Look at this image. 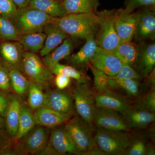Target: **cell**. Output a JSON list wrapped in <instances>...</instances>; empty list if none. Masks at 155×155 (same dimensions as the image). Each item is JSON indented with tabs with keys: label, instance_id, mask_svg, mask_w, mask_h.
I'll list each match as a JSON object with an SVG mask.
<instances>
[{
	"label": "cell",
	"instance_id": "cell-1",
	"mask_svg": "<svg viewBox=\"0 0 155 155\" xmlns=\"http://www.w3.org/2000/svg\"><path fill=\"white\" fill-rule=\"evenodd\" d=\"M52 22L68 36L85 39L95 37L100 24V18L96 13L68 14L60 18L53 17Z\"/></svg>",
	"mask_w": 155,
	"mask_h": 155
},
{
	"label": "cell",
	"instance_id": "cell-2",
	"mask_svg": "<svg viewBox=\"0 0 155 155\" xmlns=\"http://www.w3.org/2000/svg\"><path fill=\"white\" fill-rule=\"evenodd\" d=\"M95 145L105 155H123L133 139L126 131L97 128L94 137Z\"/></svg>",
	"mask_w": 155,
	"mask_h": 155
},
{
	"label": "cell",
	"instance_id": "cell-3",
	"mask_svg": "<svg viewBox=\"0 0 155 155\" xmlns=\"http://www.w3.org/2000/svg\"><path fill=\"white\" fill-rule=\"evenodd\" d=\"M52 17L29 6L17 8L11 19L20 35L43 31L45 25L51 22Z\"/></svg>",
	"mask_w": 155,
	"mask_h": 155
},
{
	"label": "cell",
	"instance_id": "cell-4",
	"mask_svg": "<svg viewBox=\"0 0 155 155\" xmlns=\"http://www.w3.org/2000/svg\"><path fill=\"white\" fill-rule=\"evenodd\" d=\"M96 13L100 18L99 27L95 37L97 45L114 52L121 42L115 28L117 10H105Z\"/></svg>",
	"mask_w": 155,
	"mask_h": 155
},
{
	"label": "cell",
	"instance_id": "cell-5",
	"mask_svg": "<svg viewBox=\"0 0 155 155\" xmlns=\"http://www.w3.org/2000/svg\"><path fill=\"white\" fill-rule=\"evenodd\" d=\"M20 71L30 81L43 88L49 87L52 81L53 74L36 54L24 52Z\"/></svg>",
	"mask_w": 155,
	"mask_h": 155
},
{
	"label": "cell",
	"instance_id": "cell-6",
	"mask_svg": "<svg viewBox=\"0 0 155 155\" xmlns=\"http://www.w3.org/2000/svg\"><path fill=\"white\" fill-rule=\"evenodd\" d=\"M72 97L78 116L92 129L96 107L93 92L86 82H78Z\"/></svg>",
	"mask_w": 155,
	"mask_h": 155
},
{
	"label": "cell",
	"instance_id": "cell-7",
	"mask_svg": "<svg viewBox=\"0 0 155 155\" xmlns=\"http://www.w3.org/2000/svg\"><path fill=\"white\" fill-rule=\"evenodd\" d=\"M64 128L80 154L89 150L95 146L91 128L79 116L69 119Z\"/></svg>",
	"mask_w": 155,
	"mask_h": 155
},
{
	"label": "cell",
	"instance_id": "cell-8",
	"mask_svg": "<svg viewBox=\"0 0 155 155\" xmlns=\"http://www.w3.org/2000/svg\"><path fill=\"white\" fill-rule=\"evenodd\" d=\"M47 144L39 155H80V152L64 128H53Z\"/></svg>",
	"mask_w": 155,
	"mask_h": 155
},
{
	"label": "cell",
	"instance_id": "cell-9",
	"mask_svg": "<svg viewBox=\"0 0 155 155\" xmlns=\"http://www.w3.org/2000/svg\"><path fill=\"white\" fill-rule=\"evenodd\" d=\"M49 134V128L40 125L34 127L19 140L17 150L22 153L39 155L46 146Z\"/></svg>",
	"mask_w": 155,
	"mask_h": 155
},
{
	"label": "cell",
	"instance_id": "cell-10",
	"mask_svg": "<svg viewBox=\"0 0 155 155\" xmlns=\"http://www.w3.org/2000/svg\"><path fill=\"white\" fill-rule=\"evenodd\" d=\"M93 122L97 128L106 130L127 132L130 129L119 113L105 108L96 107Z\"/></svg>",
	"mask_w": 155,
	"mask_h": 155
},
{
	"label": "cell",
	"instance_id": "cell-11",
	"mask_svg": "<svg viewBox=\"0 0 155 155\" xmlns=\"http://www.w3.org/2000/svg\"><path fill=\"white\" fill-rule=\"evenodd\" d=\"M45 94L43 106L62 114L73 115V97L69 92L57 88L48 90Z\"/></svg>",
	"mask_w": 155,
	"mask_h": 155
},
{
	"label": "cell",
	"instance_id": "cell-12",
	"mask_svg": "<svg viewBox=\"0 0 155 155\" xmlns=\"http://www.w3.org/2000/svg\"><path fill=\"white\" fill-rule=\"evenodd\" d=\"M90 64L108 76H114L120 71L123 63L113 52L98 46Z\"/></svg>",
	"mask_w": 155,
	"mask_h": 155
},
{
	"label": "cell",
	"instance_id": "cell-13",
	"mask_svg": "<svg viewBox=\"0 0 155 155\" xmlns=\"http://www.w3.org/2000/svg\"><path fill=\"white\" fill-rule=\"evenodd\" d=\"M138 12L127 13L123 9L117 10L115 25L121 42L132 41L134 38Z\"/></svg>",
	"mask_w": 155,
	"mask_h": 155
},
{
	"label": "cell",
	"instance_id": "cell-14",
	"mask_svg": "<svg viewBox=\"0 0 155 155\" xmlns=\"http://www.w3.org/2000/svg\"><path fill=\"white\" fill-rule=\"evenodd\" d=\"M96 107L116 111L122 114L131 107L130 102L125 97L109 89L95 95Z\"/></svg>",
	"mask_w": 155,
	"mask_h": 155
},
{
	"label": "cell",
	"instance_id": "cell-15",
	"mask_svg": "<svg viewBox=\"0 0 155 155\" xmlns=\"http://www.w3.org/2000/svg\"><path fill=\"white\" fill-rule=\"evenodd\" d=\"M25 51L18 41H1L0 56L2 63L8 69L20 70L22 56Z\"/></svg>",
	"mask_w": 155,
	"mask_h": 155
},
{
	"label": "cell",
	"instance_id": "cell-16",
	"mask_svg": "<svg viewBox=\"0 0 155 155\" xmlns=\"http://www.w3.org/2000/svg\"><path fill=\"white\" fill-rule=\"evenodd\" d=\"M155 38V11L145 9L138 12L134 38L136 41Z\"/></svg>",
	"mask_w": 155,
	"mask_h": 155
},
{
	"label": "cell",
	"instance_id": "cell-17",
	"mask_svg": "<svg viewBox=\"0 0 155 155\" xmlns=\"http://www.w3.org/2000/svg\"><path fill=\"white\" fill-rule=\"evenodd\" d=\"M36 125L53 128L68 122L72 115L62 114L42 106L35 110L33 114Z\"/></svg>",
	"mask_w": 155,
	"mask_h": 155
},
{
	"label": "cell",
	"instance_id": "cell-18",
	"mask_svg": "<svg viewBox=\"0 0 155 155\" xmlns=\"http://www.w3.org/2000/svg\"><path fill=\"white\" fill-rule=\"evenodd\" d=\"M122 118L130 128H144L153 122L155 120L154 112H151L138 106H131L126 112L121 114Z\"/></svg>",
	"mask_w": 155,
	"mask_h": 155
},
{
	"label": "cell",
	"instance_id": "cell-19",
	"mask_svg": "<svg viewBox=\"0 0 155 155\" xmlns=\"http://www.w3.org/2000/svg\"><path fill=\"white\" fill-rule=\"evenodd\" d=\"M135 65L138 72L142 77H147L154 69L155 65V44L139 45L138 56Z\"/></svg>",
	"mask_w": 155,
	"mask_h": 155
},
{
	"label": "cell",
	"instance_id": "cell-20",
	"mask_svg": "<svg viewBox=\"0 0 155 155\" xmlns=\"http://www.w3.org/2000/svg\"><path fill=\"white\" fill-rule=\"evenodd\" d=\"M43 31L45 34L46 38L43 47L39 52L42 58L56 48L68 37L67 34L52 22L45 25Z\"/></svg>",
	"mask_w": 155,
	"mask_h": 155
},
{
	"label": "cell",
	"instance_id": "cell-21",
	"mask_svg": "<svg viewBox=\"0 0 155 155\" xmlns=\"http://www.w3.org/2000/svg\"><path fill=\"white\" fill-rule=\"evenodd\" d=\"M85 40L86 43L78 51L65 59L74 67H81L89 65L98 48L94 36L89 37Z\"/></svg>",
	"mask_w": 155,
	"mask_h": 155
},
{
	"label": "cell",
	"instance_id": "cell-22",
	"mask_svg": "<svg viewBox=\"0 0 155 155\" xmlns=\"http://www.w3.org/2000/svg\"><path fill=\"white\" fill-rule=\"evenodd\" d=\"M22 101L17 95L10 96V103L5 116V126L9 136L15 138L18 131Z\"/></svg>",
	"mask_w": 155,
	"mask_h": 155
},
{
	"label": "cell",
	"instance_id": "cell-23",
	"mask_svg": "<svg viewBox=\"0 0 155 155\" xmlns=\"http://www.w3.org/2000/svg\"><path fill=\"white\" fill-rule=\"evenodd\" d=\"M74 38L68 36L56 48L43 57V62L49 69L70 55L75 46Z\"/></svg>",
	"mask_w": 155,
	"mask_h": 155
},
{
	"label": "cell",
	"instance_id": "cell-24",
	"mask_svg": "<svg viewBox=\"0 0 155 155\" xmlns=\"http://www.w3.org/2000/svg\"><path fill=\"white\" fill-rule=\"evenodd\" d=\"M62 4L67 14L96 13L100 2L99 0H64Z\"/></svg>",
	"mask_w": 155,
	"mask_h": 155
},
{
	"label": "cell",
	"instance_id": "cell-25",
	"mask_svg": "<svg viewBox=\"0 0 155 155\" xmlns=\"http://www.w3.org/2000/svg\"><path fill=\"white\" fill-rule=\"evenodd\" d=\"M28 6L55 18L64 17L67 15L62 3L56 0H31Z\"/></svg>",
	"mask_w": 155,
	"mask_h": 155
},
{
	"label": "cell",
	"instance_id": "cell-26",
	"mask_svg": "<svg viewBox=\"0 0 155 155\" xmlns=\"http://www.w3.org/2000/svg\"><path fill=\"white\" fill-rule=\"evenodd\" d=\"M139 45L132 41L121 42L114 53L123 64L133 67L138 56Z\"/></svg>",
	"mask_w": 155,
	"mask_h": 155
},
{
	"label": "cell",
	"instance_id": "cell-27",
	"mask_svg": "<svg viewBox=\"0 0 155 155\" xmlns=\"http://www.w3.org/2000/svg\"><path fill=\"white\" fill-rule=\"evenodd\" d=\"M45 38V34L43 31H39L20 35L18 41L25 51L37 54L42 48Z\"/></svg>",
	"mask_w": 155,
	"mask_h": 155
},
{
	"label": "cell",
	"instance_id": "cell-28",
	"mask_svg": "<svg viewBox=\"0 0 155 155\" xmlns=\"http://www.w3.org/2000/svg\"><path fill=\"white\" fill-rule=\"evenodd\" d=\"M35 124L31 109L28 106L22 104L20 110L18 131L15 139L19 140L28 133Z\"/></svg>",
	"mask_w": 155,
	"mask_h": 155
},
{
	"label": "cell",
	"instance_id": "cell-29",
	"mask_svg": "<svg viewBox=\"0 0 155 155\" xmlns=\"http://www.w3.org/2000/svg\"><path fill=\"white\" fill-rule=\"evenodd\" d=\"M11 87L16 94L22 96L28 93L30 81L20 70L9 69Z\"/></svg>",
	"mask_w": 155,
	"mask_h": 155
},
{
	"label": "cell",
	"instance_id": "cell-30",
	"mask_svg": "<svg viewBox=\"0 0 155 155\" xmlns=\"http://www.w3.org/2000/svg\"><path fill=\"white\" fill-rule=\"evenodd\" d=\"M109 79L111 89H121L130 97H135L139 94L140 83L137 79H116L110 78L109 76Z\"/></svg>",
	"mask_w": 155,
	"mask_h": 155
},
{
	"label": "cell",
	"instance_id": "cell-31",
	"mask_svg": "<svg viewBox=\"0 0 155 155\" xmlns=\"http://www.w3.org/2000/svg\"><path fill=\"white\" fill-rule=\"evenodd\" d=\"M42 87L33 81H30L28 91V102L29 107L36 110L44 104L45 94Z\"/></svg>",
	"mask_w": 155,
	"mask_h": 155
},
{
	"label": "cell",
	"instance_id": "cell-32",
	"mask_svg": "<svg viewBox=\"0 0 155 155\" xmlns=\"http://www.w3.org/2000/svg\"><path fill=\"white\" fill-rule=\"evenodd\" d=\"M20 35L11 19L0 15V39L1 41H18Z\"/></svg>",
	"mask_w": 155,
	"mask_h": 155
},
{
	"label": "cell",
	"instance_id": "cell-33",
	"mask_svg": "<svg viewBox=\"0 0 155 155\" xmlns=\"http://www.w3.org/2000/svg\"><path fill=\"white\" fill-rule=\"evenodd\" d=\"M54 75H65L77 80L78 82H85L83 79L82 72L75 67L58 63L50 69Z\"/></svg>",
	"mask_w": 155,
	"mask_h": 155
},
{
	"label": "cell",
	"instance_id": "cell-34",
	"mask_svg": "<svg viewBox=\"0 0 155 155\" xmlns=\"http://www.w3.org/2000/svg\"><path fill=\"white\" fill-rule=\"evenodd\" d=\"M94 77V86L97 93L102 92L107 90L111 89L109 81V76L104 73L96 69L89 64Z\"/></svg>",
	"mask_w": 155,
	"mask_h": 155
},
{
	"label": "cell",
	"instance_id": "cell-35",
	"mask_svg": "<svg viewBox=\"0 0 155 155\" xmlns=\"http://www.w3.org/2000/svg\"><path fill=\"white\" fill-rule=\"evenodd\" d=\"M109 77L116 79L132 78L140 80L142 77L137 71L133 68L132 66L127 64H123L120 71L117 75L114 76H109Z\"/></svg>",
	"mask_w": 155,
	"mask_h": 155
},
{
	"label": "cell",
	"instance_id": "cell-36",
	"mask_svg": "<svg viewBox=\"0 0 155 155\" xmlns=\"http://www.w3.org/2000/svg\"><path fill=\"white\" fill-rule=\"evenodd\" d=\"M148 147L143 140L140 138L133 140L125 155H146Z\"/></svg>",
	"mask_w": 155,
	"mask_h": 155
},
{
	"label": "cell",
	"instance_id": "cell-37",
	"mask_svg": "<svg viewBox=\"0 0 155 155\" xmlns=\"http://www.w3.org/2000/svg\"><path fill=\"white\" fill-rule=\"evenodd\" d=\"M17 10L13 0H0V15L11 19Z\"/></svg>",
	"mask_w": 155,
	"mask_h": 155
},
{
	"label": "cell",
	"instance_id": "cell-38",
	"mask_svg": "<svg viewBox=\"0 0 155 155\" xmlns=\"http://www.w3.org/2000/svg\"><path fill=\"white\" fill-rule=\"evenodd\" d=\"M126 7L123 9L127 13H131L137 8L154 6L155 0H125Z\"/></svg>",
	"mask_w": 155,
	"mask_h": 155
},
{
	"label": "cell",
	"instance_id": "cell-39",
	"mask_svg": "<svg viewBox=\"0 0 155 155\" xmlns=\"http://www.w3.org/2000/svg\"><path fill=\"white\" fill-rule=\"evenodd\" d=\"M11 88L9 70L2 62L0 63V89L5 92Z\"/></svg>",
	"mask_w": 155,
	"mask_h": 155
},
{
	"label": "cell",
	"instance_id": "cell-40",
	"mask_svg": "<svg viewBox=\"0 0 155 155\" xmlns=\"http://www.w3.org/2000/svg\"><path fill=\"white\" fill-rule=\"evenodd\" d=\"M142 107L147 109L151 112H155V91L154 86L153 87L148 93L143 100L142 105H140Z\"/></svg>",
	"mask_w": 155,
	"mask_h": 155
},
{
	"label": "cell",
	"instance_id": "cell-41",
	"mask_svg": "<svg viewBox=\"0 0 155 155\" xmlns=\"http://www.w3.org/2000/svg\"><path fill=\"white\" fill-rule=\"evenodd\" d=\"M56 75L54 83L57 88L64 90L69 86L71 82V78L62 75Z\"/></svg>",
	"mask_w": 155,
	"mask_h": 155
},
{
	"label": "cell",
	"instance_id": "cell-42",
	"mask_svg": "<svg viewBox=\"0 0 155 155\" xmlns=\"http://www.w3.org/2000/svg\"><path fill=\"white\" fill-rule=\"evenodd\" d=\"M10 103V96H8L3 92H0V116L5 117Z\"/></svg>",
	"mask_w": 155,
	"mask_h": 155
},
{
	"label": "cell",
	"instance_id": "cell-43",
	"mask_svg": "<svg viewBox=\"0 0 155 155\" xmlns=\"http://www.w3.org/2000/svg\"><path fill=\"white\" fill-rule=\"evenodd\" d=\"M11 144V140L0 130V151L5 149Z\"/></svg>",
	"mask_w": 155,
	"mask_h": 155
},
{
	"label": "cell",
	"instance_id": "cell-44",
	"mask_svg": "<svg viewBox=\"0 0 155 155\" xmlns=\"http://www.w3.org/2000/svg\"><path fill=\"white\" fill-rule=\"evenodd\" d=\"M80 155H105L104 153H103L101 150L99 149L96 146H95L91 149L87 151L81 153Z\"/></svg>",
	"mask_w": 155,
	"mask_h": 155
},
{
	"label": "cell",
	"instance_id": "cell-45",
	"mask_svg": "<svg viewBox=\"0 0 155 155\" xmlns=\"http://www.w3.org/2000/svg\"><path fill=\"white\" fill-rule=\"evenodd\" d=\"M31 0H13L17 8L27 7Z\"/></svg>",
	"mask_w": 155,
	"mask_h": 155
},
{
	"label": "cell",
	"instance_id": "cell-46",
	"mask_svg": "<svg viewBox=\"0 0 155 155\" xmlns=\"http://www.w3.org/2000/svg\"><path fill=\"white\" fill-rule=\"evenodd\" d=\"M155 155V150L153 148L148 147L147 150L146 155Z\"/></svg>",
	"mask_w": 155,
	"mask_h": 155
},
{
	"label": "cell",
	"instance_id": "cell-47",
	"mask_svg": "<svg viewBox=\"0 0 155 155\" xmlns=\"http://www.w3.org/2000/svg\"><path fill=\"white\" fill-rule=\"evenodd\" d=\"M5 125V120L4 118L0 116V128H2Z\"/></svg>",
	"mask_w": 155,
	"mask_h": 155
},
{
	"label": "cell",
	"instance_id": "cell-48",
	"mask_svg": "<svg viewBox=\"0 0 155 155\" xmlns=\"http://www.w3.org/2000/svg\"><path fill=\"white\" fill-rule=\"evenodd\" d=\"M56 1H58V2H60L62 3V2H63L64 0H56Z\"/></svg>",
	"mask_w": 155,
	"mask_h": 155
},
{
	"label": "cell",
	"instance_id": "cell-49",
	"mask_svg": "<svg viewBox=\"0 0 155 155\" xmlns=\"http://www.w3.org/2000/svg\"><path fill=\"white\" fill-rule=\"evenodd\" d=\"M1 41H1V39H0V43H1Z\"/></svg>",
	"mask_w": 155,
	"mask_h": 155
}]
</instances>
